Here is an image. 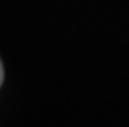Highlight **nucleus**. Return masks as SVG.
<instances>
[{"label":"nucleus","mask_w":129,"mask_h":127,"mask_svg":"<svg viewBox=\"0 0 129 127\" xmlns=\"http://www.w3.org/2000/svg\"><path fill=\"white\" fill-rule=\"evenodd\" d=\"M4 82V67H2V61H0V85Z\"/></svg>","instance_id":"f257e3e1"}]
</instances>
